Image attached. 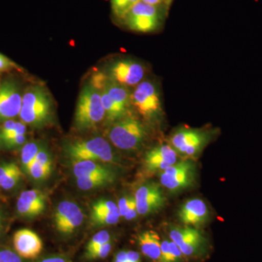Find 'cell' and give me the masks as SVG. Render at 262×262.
Listing matches in <instances>:
<instances>
[{"instance_id":"cell-1","label":"cell","mask_w":262,"mask_h":262,"mask_svg":"<svg viewBox=\"0 0 262 262\" xmlns=\"http://www.w3.org/2000/svg\"><path fill=\"white\" fill-rule=\"evenodd\" d=\"M131 106L148 121L163 120V98L158 82L145 79L136 85L131 91Z\"/></svg>"},{"instance_id":"cell-2","label":"cell","mask_w":262,"mask_h":262,"mask_svg":"<svg viewBox=\"0 0 262 262\" xmlns=\"http://www.w3.org/2000/svg\"><path fill=\"white\" fill-rule=\"evenodd\" d=\"M149 132L139 119L128 115L111 124L107 137L115 147L124 151L139 149L147 139Z\"/></svg>"},{"instance_id":"cell-3","label":"cell","mask_w":262,"mask_h":262,"mask_svg":"<svg viewBox=\"0 0 262 262\" xmlns=\"http://www.w3.org/2000/svg\"><path fill=\"white\" fill-rule=\"evenodd\" d=\"M105 117L101 92L92 84H86L81 91L76 107V128L81 131L94 128Z\"/></svg>"},{"instance_id":"cell-4","label":"cell","mask_w":262,"mask_h":262,"mask_svg":"<svg viewBox=\"0 0 262 262\" xmlns=\"http://www.w3.org/2000/svg\"><path fill=\"white\" fill-rule=\"evenodd\" d=\"M52 115V101L46 90L39 85L32 86L22 96L19 117L24 123L41 126L49 121Z\"/></svg>"},{"instance_id":"cell-5","label":"cell","mask_w":262,"mask_h":262,"mask_svg":"<svg viewBox=\"0 0 262 262\" xmlns=\"http://www.w3.org/2000/svg\"><path fill=\"white\" fill-rule=\"evenodd\" d=\"M214 135L215 132L206 129L181 127L172 133L169 144L178 154L193 158L203 151Z\"/></svg>"},{"instance_id":"cell-6","label":"cell","mask_w":262,"mask_h":262,"mask_svg":"<svg viewBox=\"0 0 262 262\" xmlns=\"http://www.w3.org/2000/svg\"><path fill=\"white\" fill-rule=\"evenodd\" d=\"M164 8L146 4L140 0L129 10L122 20L134 32H155L163 23Z\"/></svg>"},{"instance_id":"cell-7","label":"cell","mask_w":262,"mask_h":262,"mask_svg":"<svg viewBox=\"0 0 262 262\" xmlns=\"http://www.w3.org/2000/svg\"><path fill=\"white\" fill-rule=\"evenodd\" d=\"M196 177L195 163L192 159H184L162 171L160 182L168 192L176 194L192 187L195 182Z\"/></svg>"},{"instance_id":"cell-8","label":"cell","mask_w":262,"mask_h":262,"mask_svg":"<svg viewBox=\"0 0 262 262\" xmlns=\"http://www.w3.org/2000/svg\"><path fill=\"white\" fill-rule=\"evenodd\" d=\"M66 152L73 160L113 162L115 160L113 148L106 139L101 137L77 141L69 144Z\"/></svg>"},{"instance_id":"cell-9","label":"cell","mask_w":262,"mask_h":262,"mask_svg":"<svg viewBox=\"0 0 262 262\" xmlns=\"http://www.w3.org/2000/svg\"><path fill=\"white\" fill-rule=\"evenodd\" d=\"M146 68L140 61L133 58H121L111 63L108 69V78L125 86L135 88L145 80Z\"/></svg>"},{"instance_id":"cell-10","label":"cell","mask_w":262,"mask_h":262,"mask_svg":"<svg viewBox=\"0 0 262 262\" xmlns=\"http://www.w3.org/2000/svg\"><path fill=\"white\" fill-rule=\"evenodd\" d=\"M139 214L146 215L162 209L166 198L161 187L156 183H146L138 188L134 195Z\"/></svg>"},{"instance_id":"cell-11","label":"cell","mask_w":262,"mask_h":262,"mask_svg":"<svg viewBox=\"0 0 262 262\" xmlns=\"http://www.w3.org/2000/svg\"><path fill=\"white\" fill-rule=\"evenodd\" d=\"M84 220V213L76 203L63 201L57 207L54 214L56 229L63 234H70L78 228Z\"/></svg>"},{"instance_id":"cell-12","label":"cell","mask_w":262,"mask_h":262,"mask_svg":"<svg viewBox=\"0 0 262 262\" xmlns=\"http://www.w3.org/2000/svg\"><path fill=\"white\" fill-rule=\"evenodd\" d=\"M22 106V96L18 84L8 80L0 84V121L18 116Z\"/></svg>"},{"instance_id":"cell-13","label":"cell","mask_w":262,"mask_h":262,"mask_svg":"<svg viewBox=\"0 0 262 262\" xmlns=\"http://www.w3.org/2000/svg\"><path fill=\"white\" fill-rule=\"evenodd\" d=\"M179 154L169 144L155 146L146 153L144 166L149 172L163 171L178 162Z\"/></svg>"},{"instance_id":"cell-14","label":"cell","mask_w":262,"mask_h":262,"mask_svg":"<svg viewBox=\"0 0 262 262\" xmlns=\"http://www.w3.org/2000/svg\"><path fill=\"white\" fill-rule=\"evenodd\" d=\"M179 221L184 225L199 229L209 219V209L206 203L199 198L188 200L178 211Z\"/></svg>"},{"instance_id":"cell-15","label":"cell","mask_w":262,"mask_h":262,"mask_svg":"<svg viewBox=\"0 0 262 262\" xmlns=\"http://www.w3.org/2000/svg\"><path fill=\"white\" fill-rule=\"evenodd\" d=\"M13 245L19 256L25 258L37 257L43 248L42 241L39 235L28 229H20L15 232Z\"/></svg>"},{"instance_id":"cell-16","label":"cell","mask_w":262,"mask_h":262,"mask_svg":"<svg viewBox=\"0 0 262 262\" xmlns=\"http://www.w3.org/2000/svg\"><path fill=\"white\" fill-rule=\"evenodd\" d=\"M17 211L26 218H34L46 209V196L39 189H30L20 193L17 201Z\"/></svg>"},{"instance_id":"cell-17","label":"cell","mask_w":262,"mask_h":262,"mask_svg":"<svg viewBox=\"0 0 262 262\" xmlns=\"http://www.w3.org/2000/svg\"><path fill=\"white\" fill-rule=\"evenodd\" d=\"M161 239L154 230H146L138 234L136 241L141 253L149 262H160Z\"/></svg>"},{"instance_id":"cell-18","label":"cell","mask_w":262,"mask_h":262,"mask_svg":"<svg viewBox=\"0 0 262 262\" xmlns=\"http://www.w3.org/2000/svg\"><path fill=\"white\" fill-rule=\"evenodd\" d=\"M103 89L107 92L108 96L117 103V106L127 115H130L131 91L128 88L113 82L107 79Z\"/></svg>"},{"instance_id":"cell-19","label":"cell","mask_w":262,"mask_h":262,"mask_svg":"<svg viewBox=\"0 0 262 262\" xmlns=\"http://www.w3.org/2000/svg\"><path fill=\"white\" fill-rule=\"evenodd\" d=\"M72 170L77 179L101 175V174L115 173L111 168H107L101 164L96 163V161H92V160L73 161Z\"/></svg>"},{"instance_id":"cell-20","label":"cell","mask_w":262,"mask_h":262,"mask_svg":"<svg viewBox=\"0 0 262 262\" xmlns=\"http://www.w3.org/2000/svg\"><path fill=\"white\" fill-rule=\"evenodd\" d=\"M204 235V234L195 227L184 225L173 226L170 227L168 232V238L173 241L178 246H182Z\"/></svg>"},{"instance_id":"cell-21","label":"cell","mask_w":262,"mask_h":262,"mask_svg":"<svg viewBox=\"0 0 262 262\" xmlns=\"http://www.w3.org/2000/svg\"><path fill=\"white\" fill-rule=\"evenodd\" d=\"M115 180V173L101 174L92 177H82L77 179V184L82 190H91L108 184Z\"/></svg>"},{"instance_id":"cell-22","label":"cell","mask_w":262,"mask_h":262,"mask_svg":"<svg viewBox=\"0 0 262 262\" xmlns=\"http://www.w3.org/2000/svg\"><path fill=\"white\" fill-rule=\"evenodd\" d=\"M100 92H101V101H102L105 115H106V120L108 122L113 124V122H116L123 117L130 115H127L126 113H125L123 110L117 106V103L108 96L104 89L100 90Z\"/></svg>"},{"instance_id":"cell-23","label":"cell","mask_w":262,"mask_h":262,"mask_svg":"<svg viewBox=\"0 0 262 262\" xmlns=\"http://www.w3.org/2000/svg\"><path fill=\"white\" fill-rule=\"evenodd\" d=\"M160 262H188L180 248L173 241L165 237L161 239Z\"/></svg>"},{"instance_id":"cell-24","label":"cell","mask_w":262,"mask_h":262,"mask_svg":"<svg viewBox=\"0 0 262 262\" xmlns=\"http://www.w3.org/2000/svg\"><path fill=\"white\" fill-rule=\"evenodd\" d=\"M39 149L40 148L39 147V144L36 142L27 143L22 149L20 159H21L24 170L27 173H28L31 165L34 163Z\"/></svg>"},{"instance_id":"cell-25","label":"cell","mask_w":262,"mask_h":262,"mask_svg":"<svg viewBox=\"0 0 262 262\" xmlns=\"http://www.w3.org/2000/svg\"><path fill=\"white\" fill-rule=\"evenodd\" d=\"M140 0H111L112 9L117 18L123 19L129 10Z\"/></svg>"},{"instance_id":"cell-26","label":"cell","mask_w":262,"mask_h":262,"mask_svg":"<svg viewBox=\"0 0 262 262\" xmlns=\"http://www.w3.org/2000/svg\"><path fill=\"white\" fill-rule=\"evenodd\" d=\"M91 222L95 226L113 225L120 220L119 213H91Z\"/></svg>"},{"instance_id":"cell-27","label":"cell","mask_w":262,"mask_h":262,"mask_svg":"<svg viewBox=\"0 0 262 262\" xmlns=\"http://www.w3.org/2000/svg\"><path fill=\"white\" fill-rule=\"evenodd\" d=\"M22 175L23 173H22L21 170L18 168V165H15L14 168L12 169L8 175L5 177L0 187L5 190H10V189H13L20 182Z\"/></svg>"},{"instance_id":"cell-28","label":"cell","mask_w":262,"mask_h":262,"mask_svg":"<svg viewBox=\"0 0 262 262\" xmlns=\"http://www.w3.org/2000/svg\"><path fill=\"white\" fill-rule=\"evenodd\" d=\"M110 241H112V237L110 232L106 230L100 231L97 234H95L89 241L87 247H86L85 253L91 252Z\"/></svg>"},{"instance_id":"cell-29","label":"cell","mask_w":262,"mask_h":262,"mask_svg":"<svg viewBox=\"0 0 262 262\" xmlns=\"http://www.w3.org/2000/svg\"><path fill=\"white\" fill-rule=\"evenodd\" d=\"M91 213H119V211L117 205L113 201L100 200L93 205Z\"/></svg>"},{"instance_id":"cell-30","label":"cell","mask_w":262,"mask_h":262,"mask_svg":"<svg viewBox=\"0 0 262 262\" xmlns=\"http://www.w3.org/2000/svg\"><path fill=\"white\" fill-rule=\"evenodd\" d=\"M113 248V241H110L91 252L85 253L84 257L89 260L101 259V258H106L111 252Z\"/></svg>"},{"instance_id":"cell-31","label":"cell","mask_w":262,"mask_h":262,"mask_svg":"<svg viewBox=\"0 0 262 262\" xmlns=\"http://www.w3.org/2000/svg\"><path fill=\"white\" fill-rule=\"evenodd\" d=\"M52 168L43 166L34 160V163L31 165L28 173L33 179L37 180H42L47 179L51 173Z\"/></svg>"},{"instance_id":"cell-32","label":"cell","mask_w":262,"mask_h":262,"mask_svg":"<svg viewBox=\"0 0 262 262\" xmlns=\"http://www.w3.org/2000/svg\"><path fill=\"white\" fill-rule=\"evenodd\" d=\"M27 131V127L24 122H16L14 128L10 132L7 133L5 135L0 136V140L3 141L5 139L15 137V136L25 135Z\"/></svg>"},{"instance_id":"cell-33","label":"cell","mask_w":262,"mask_h":262,"mask_svg":"<svg viewBox=\"0 0 262 262\" xmlns=\"http://www.w3.org/2000/svg\"><path fill=\"white\" fill-rule=\"evenodd\" d=\"M35 161L45 167L52 168V160L51 155L46 151V149L40 148L36 156Z\"/></svg>"},{"instance_id":"cell-34","label":"cell","mask_w":262,"mask_h":262,"mask_svg":"<svg viewBox=\"0 0 262 262\" xmlns=\"http://www.w3.org/2000/svg\"><path fill=\"white\" fill-rule=\"evenodd\" d=\"M0 262H22L20 256L11 250L4 249L0 251Z\"/></svg>"},{"instance_id":"cell-35","label":"cell","mask_w":262,"mask_h":262,"mask_svg":"<svg viewBox=\"0 0 262 262\" xmlns=\"http://www.w3.org/2000/svg\"><path fill=\"white\" fill-rule=\"evenodd\" d=\"M3 141V144L7 148H15L23 145L26 141L25 135L15 136V137L10 138V139H5Z\"/></svg>"},{"instance_id":"cell-36","label":"cell","mask_w":262,"mask_h":262,"mask_svg":"<svg viewBox=\"0 0 262 262\" xmlns=\"http://www.w3.org/2000/svg\"><path fill=\"white\" fill-rule=\"evenodd\" d=\"M133 198H134V196H124V198H122L119 201L118 204H117V208H118L120 216L125 217V215H126Z\"/></svg>"},{"instance_id":"cell-37","label":"cell","mask_w":262,"mask_h":262,"mask_svg":"<svg viewBox=\"0 0 262 262\" xmlns=\"http://www.w3.org/2000/svg\"><path fill=\"white\" fill-rule=\"evenodd\" d=\"M15 67V63L8 57L0 53V72L11 70Z\"/></svg>"},{"instance_id":"cell-38","label":"cell","mask_w":262,"mask_h":262,"mask_svg":"<svg viewBox=\"0 0 262 262\" xmlns=\"http://www.w3.org/2000/svg\"><path fill=\"white\" fill-rule=\"evenodd\" d=\"M16 164L13 163H5L0 165V185L4 180L5 177L8 175L10 170L14 168Z\"/></svg>"},{"instance_id":"cell-39","label":"cell","mask_w":262,"mask_h":262,"mask_svg":"<svg viewBox=\"0 0 262 262\" xmlns=\"http://www.w3.org/2000/svg\"><path fill=\"white\" fill-rule=\"evenodd\" d=\"M137 214V208H136L135 198L134 196L132 201H131L130 207H129L128 211H127L126 215H125V219L126 220H132L136 218Z\"/></svg>"},{"instance_id":"cell-40","label":"cell","mask_w":262,"mask_h":262,"mask_svg":"<svg viewBox=\"0 0 262 262\" xmlns=\"http://www.w3.org/2000/svg\"><path fill=\"white\" fill-rule=\"evenodd\" d=\"M113 262H129L127 257V251L121 250L115 255Z\"/></svg>"},{"instance_id":"cell-41","label":"cell","mask_w":262,"mask_h":262,"mask_svg":"<svg viewBox=\"0 0 262 262\" xmlns=\"http://www.w3.org/2000/svg\"><path fill=\"white\" fill-rule=\"evenodd\" d=\"M146 4L154 5L158 7H168L165 0H141Z\"/></svg>"},{"instance_id":"cell-42","label":"cell","mask_w":262,"mask_h":262,"mask_svg":"<svg viewBox=\"0 0 262 262\" xmlns=\"http://www.w3.org/2000/svg\"><path fill=\"white\" fill-rule=\"evenodd\" d=\"M40 262H68V261L61 256H52V257L45 258Z\"/></svg>"},{"instance_id":"cell-43","label":"cell","mask_w":262,"mask_h":262,"mask_svg":"<svg viewBox=\"0 0 262 262\" xmlns=\"http://www.w3.org/2000/svg\"><path fill=\"white\" fill-rule=\"evenodd\" d=\"M165 1H166L167 5H168V6H169V5H170V3H172V1H173V0H165Z\"/></svg>"},{"instance_id":"cell-44","label":"cell","mask_w":262,"mask_h":262,"mask_svg":"<svg viewBox=\"0 0 262 262\" xmlns=\"http://www.w3.org/2000/svg\"><path fill=\"white\" fill-rule=\"evenodd\" d=\"M1 226H2V217H1V214H0V229H1Z\"/></svg>"}]
</instances>
